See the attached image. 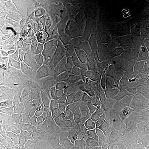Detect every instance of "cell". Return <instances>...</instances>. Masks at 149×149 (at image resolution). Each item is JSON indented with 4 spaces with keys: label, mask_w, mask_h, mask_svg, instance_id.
<instances>
[{
    "label": "cell",
    "mask_w": 149,
    "mask_h": 149,
    "mask_svg": "<svg viewBox=\"0 0 149 149\" xmlns=\"http://www.w3.org/2000/svg\"><path fill=\"white\" fill-rule=\"evenodd\" d=\"M26 102L24 101V100H20V101L17 102V103L15 104V107L18 110L24 109L26 107Z\"/></svg>",
    "instance_id": "7"
},
{
    "label": "cell",
    "mask_w": 149,
    "mask_h": 149,
    "mask_svg": "<svg viewBox=\"0 0 149 149\" xmlns=\"http://www.w3.org/2000/svg\"><path fill=\"white\" fill-rule=\"evenodd\" d=\"M35 128H36V126H26V127L22 128L20 132H21V133H23V134H26V135H28V134L31 133L32 132L34 131Z\"/></svg>",
    "instance_id": "5"
},
{
    "label": "cell",
    "mask_w": 149,
    "mask_h": 149,
    "mask_svg": "<svg viewBox=\"0 0 149 149\" xmlns=\"http://www.w3.org/2000/svg\"><path fill=\"white\" fill-rule=\"evenodd\" d=\"M70 81L69 77L66 75H61L59 77L57 83V89L59 92L67 90L70 86Z\"/></svg>",
    "instance_id": "2"
},
{
    "label": "cell",
    "mask_w": 149,
    "mask_h": 149,
    "mask_svg": "<svg viewBox=\"0 0 149 149\" xmlns=\"http://www.w3.org/2000/svg\"><path fill=\"white\" fill-rule=\"evenodd\" d=\"M92 90L97 105L108 108L117 96L119 87L113 80L101 78L93 82Z\"/></svg>",
    "instance_id": "1"
},
{
    "label": "cell",
    "mask_w": 149,
    "mask_h": 149,
    "mask_svg": "<svg viewBox=\"0 0 149 149\" xmlns=\"http://www.w3.org/2000/svg\"><path fill=\"white\" fill-rule=\"evenodd\" d=\"M78 66V61L77 59H72L70 61L69 64H68V68L70 70H74L76 68H77Z\"/></svg>",
    "instance_id": "6"
},
{
    "label": "cell",
    "mask_w": 149,
    "mask_h": 149,
    "mask_svg": "<svg viewBox=\"0 0 149 149\" xmlns=\"http://www.w3.org/2000/svg\"><path fill=\"white\" fill-rule=\"evenodd\" d=\"M3 132L6 137L11 140H16L19 138V136L13 129H11L10 128L4 127L3 128Z\"/></svg>",
    "instance_id": "3"
},
{
    "label": "cell",
    "mask_w": 149,
    "mask_h": 149,
    "mask_svg": "<svg viewBox=\"0 0 149 149\" xmlns=\"http://www.w3.org/2000/svg\"><path fill=\"white\" fill-rule=\"evenodd\" d=\"M22 92H23V91H22V88H16L15 89V90L10 91H9V92H8V93L6 94V97L8 99H12V98L16 97L18 95H20Z\"/></svg>",
    "instance_id": "4"
}]
</instances>
